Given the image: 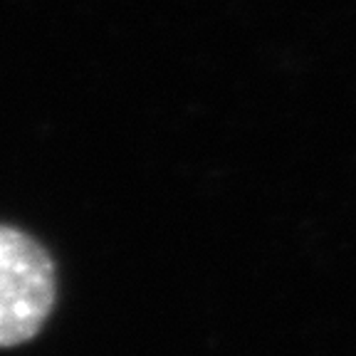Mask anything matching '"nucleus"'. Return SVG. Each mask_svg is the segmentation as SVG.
Masks as SVG:
<instances>
[{
  "label": "nucleus",
  "mask_w": 356,
  "mask_h": 356,
  "mask_svg": "<svg viewBox=\"0 0 356 356\" xmlns=\"http://www.w3.org/2000/svg\"><path fill=\"white\" fill-rule=\"evenodd\" d=\"M57 302L50 250L25 230L0 222V349L28 344Z\"/></svg>",
  "instance_id": "f257e3e1"
}]
</instances>
